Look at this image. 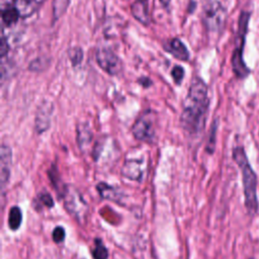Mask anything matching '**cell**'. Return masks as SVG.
Instances as JSON below:
<instances>
[{"instance_id": "44dd1931", "label": "cell", "mask_w": 259, "mask_h": 259, "mask_svg": "<svg viewBox=\"0 0 259 259\" xmlns=\"http://www.w3.org/2000/svg\"><path fill=\"white\" fill-rule=\"evenodd\" d=\"M217 130H218V119H214L212 121L210 131H209V137L206 145V151L209 154H212L214 151V146H215V136H217Z\"/></svg>"}, {"instance_id": "d4e9b609", "label": "cell", "mask_w": 259, "mask_h": 259, "mask_svg": "<svg viewBox=\"0 0 259 259\" xmlns=\"http://www.w3.org/2000/svg\"><path fill=\"white\" fill-rule=\"evenodd\" d=\"M39 199H40V201L42 202V204L46 205V206H48V207H52V206L54 205V200H53L52 196H51L49 193H47V192L41 193V194L39 195Z\"/></svg>"}, {"instance_id": "7a4b0ae2", "label": "cell", "mask_w": 259, "mask_h": 259, "mask_svg": "<svg viewBox=\"0 0 259 259\" xmlns=\"http://www.w3.org/2000/svg\"><path fill=\"white\" fill-rule=\"evenodd\" d=\"M233 159L241 170L245 207L249 214L254 215L258 211L257 176L248 161L243 147L238 146L233 149Z\"/></svg>"}, {"instance_id": "5b68a950", "label": "cell", "mask_w": 259, "mask_h": 259, "mask_svg": "<svg viewBox=\"0 0 259 259\" xmlns=\"http://www.w3.org/2000/svg\"><path fill=\"white\" fill-rule=\"evenodd\" d=\"M64 206L67 211L78 220L80 223L86 218L88 212V204L84 200L81 193L72 186L66 187L64 191Z\"/></svg>"}, {"instance_id": "83f0119b", "label": "cell", "mask_w": 259, "mask_h": 259, "mask_svg": "<svg viewBox=\"0 0 259 259\" xmlns=\"http://www.w3.org/2000/svg\"><path fill=\"white\" fill-rule=\"evenodd\" d=\"M138 82H139L143 87H146V88H148V87H150V86L152 85V81H151V79H150L149 77H145V76H143V77L139 78Z\"/></svg>"}, {"instance_id": "f546056e", "label": "cell", "mask_w": 259, "mask_h": 259, "mask_svg": "<svg viewBox=\"0 0 259 259\" xmlns=\"http://www.w3.org/2000/svg\"><path fill=\"white\" fill-rule=\"evenodd\" d=\"M251 259H252V258H251Z\"/></svg>"}, {"instance_id": "5bb4252c", "label": "cell", "mask_w": 259, "mask_h": 259, "mask_svg": "<svg viewBox=\"0 0 259 259\" xmlns=\"http://www.w3.org/2000/svg\"><path fill=\"white\" fill-rule=\"evenodd\" d=\"M37 0H15L14 8L18 11L20 17L26 18L31 16L37 9Z\"/></svg>"}, {"instance_id": "4fadbf2b", "label": "cell", "mask_w": 259, "mask_h": 259, "mask_svg": "<svg viewBox=\"0 0 259 259\" xmlns=\"http://www.w3.org/2000/svg\"><path fill=\"white\" fill-rule=\"evenodd\" d=\"M92 132L87 123H80L77 126V143L81 151H85L92 142Z\"/></svg>"}, {"instance_id": "6da1fadb", "label": "cell", "mask_w": 259, "mask_h": 259, "mask_svg": "<svg viewBox=\"0 0 259 259\" xmlns=\"http://www.w3.org/2000/svg\"><path fill=\"white\" fill-rule=\"evenodd\" d=\"M208 106L207 86L202 79L194 77L191 80L180 116V125L188 136L197 137L203 132Z\"/></svg>"}, {"instance_id": "30bf717a", "label": "cell", "mask_w": 259, "mask_h": 259, "mask_svg": "<svg viewBox=\"0 0 259 259\" xmlns=\"http://www.w3.org/2000/svg\"><path fill=\"white\" fill-rule=\"evenodd\" d=\"M146 165L143 160L138 159H130L123 163L121 167V174L131 179L136 181H141L145 176Z\"/></svg>"}, {"instance_id": "7402d4cb", "label": "cell", "mask_w": 259, "mask_h": 259, "mask_svg": "<svg viewBox=\"0 0 259 259\" xmlns=\"http://www.w3.org/2000/svg\"><path fill=\"white\" fill-rule=\"evenodd\" d=\"M48 64H49L48 60L38 58V59H35L32 62H30L28 69H29V71H32V72H40L48 67Z\"/></svg>"}, {"instance_id": "f1b7e54d", "label": "cell", "mask_w": 259, "mask_h": 259, "mask_svg": "<svg viewBox=\"0 0 259 259\" xmlns=\"http://www.w3.org/2000/svg\"><path fill=\"white\" fill-rule=\"evenodd\" d=\"M161 5L164 7V8H168L169 4H170V0H159Z\"/></svg>"}, {"instance_id": "9c48e42d", "label": "cell", "mask_w": 259, "mask_h": 259, "mask_svg": "<svg viewBox=\"0 0 259 259\" xmlns=\"http://www.w3.org/2000/svg\"><path fill=\"white\" fill-rule=\"evenodd\" d=\"M11 165H12L11 149L6 145H2L0 150V185H1L2 195H4V189L9 181Z\"/></svg>"}, {"instance_id": "2e32d148", "label": "cell", "mask_w": 259, "mask_h": 259, "mask_svg": "<svg viewBox=\"0 0 259 259\" xmlns=\"http://www.w3.org/2000/svg\"><path fill=\"white\" fill-rule=\"evenodd\" d=\"M22 223V212L18 206H12L9 210L8 215V226L10 230L16 231L19 229Z\"/></svg>"}, {"instance_id": "277c9868", "label": "cell", "mask_w": 259, "mask_h": 259, "mask_svg": "<svg viewBox=\"0 0 259 259\" xmlns=\"http://www.w3.org/2000/svg\"><path fill=\"white\" fill-rule=\"evenodd\" d=\"M202 23L211 32H221L227 22V9L219 1L208 0L203 4Z\"/></svg>"}, {"instance_id": "ffe728a7", "label": "cell", "mask_w": 259, "mask_h": 259, "mask_svg": "<svg viewBox=\"0 0 259 259\" xmlns=\"http://www.w3.org/2000/svg\"><path fill=\"white\" fill-rule=\"evenodd\" d=\"M92 256L94 259H107V257H108V251H107L106 247L102 244L100 239H95Z\"/></svg>"}, {"instance_id": "52a82bcc", "label": "cell", "mask_w": 259, "mask_h": 259, "mask_svg": "<svg viewBox=\"0 0 259 259\" xmlns=\"http://www.w3.org/2000/svg\"><path fill=\"white\" fill-rule=\"evenodd\" d=\"M132 134L139 141L154 143L156 140L154 118L148 114L139 117L132 126Z\"/></svg>"}, {"instance_id": "484cf974", "label": "cell", "mask_w": 259, "mask_h": 259, "mask_svg": "<svg viewBox=\"0 0 259 259\" xmlns=\"http://www.w3.org/2000/svg\"><path fill=\"white\" fill-rule=\"evenodd\" d=\"M8 50H9L8 42H7L6 38H5V36L2 35V37H1V46H0V53H1V57L2 58L8 53Z\"/></svg>"}, {"instance_id": "9a60e30c", "label": "cell", "mask_w": 259, "mask_h": 259, "mask_svg": "<svg viewBox=\"0 0 259 259\" xmlns=\"http://www.w3.org/2000/svg\"><path fill=\"white\" fill-rule=\"evenodd\" d=\"M97 190L99 191L101 197L105 199H110L114 201H119L120 200V193L116 188L106 184V183H99L97 185Z\"/></svg>"}, {"instance_id": "cb8c5ba5", "label": "cell", "mask_w": 259, "mask_h": 259, "mask_svg": "<svg viewBox=\"0 0 259 259\" xmlns=\"http://www.w3.org/2000/svg\"><path fill=\"white\" fill-rule=\"evenodd\" d=\"M53 240L57 244H60L65 240V230L63 227L59 226L55 228V230L53 231Z\"/></svg>"}, {"instance_id": "ba28073f", "label": "cell", "mask_w": 259, "mask_h": 259, "mask_svg": "<svg viewBox=\"0 0 259 259\" xmlns=\"http://www.w3.org/2000/svg\"><path fill=\"white\" fill-rule=\"evenodd\" d=\"M54 111V104L51 101H42L36 110L34 119V130L39 135L46 132L51 124V117Z\"/></svg>"}, {"instance_id": "8fae6325", "label": "cell", "mask_w": 259, "mask_h": 259, "mask_svg": "<svg viewBox=\"0 0 259 259\" xmlns=\"http://www.w3.org/2000/svg\"><path fill=\"white\" fill-rule=\"evenodd\" d=\"M132 15L143 25H149L151 22V17L148 9L147 0H136L131 6Z\"/></svg>"}, {"instance_id": "4316f807", "label": "cell", "mask_w": 259, "mask_h": 259, "mask_svg": "<svg viewBox=\"0 0 259 259\" xmlns=\"http://www.w3.org/2000/svg\"><path fill=\"white\" fill-rule=\"evenodd\" d=\"M14 1L15 0H0V7H1V12L14 7Z\"/></svg>"}, {"instance_id": "8992f818", "label": "cell", "mask_w": 259, "mask_h": 259, "mask_svg": "<svg viewBox=\"0 0 259 259\" xmlns=\"http://www.w3.org/2000/svg\"><path fill=\"white\" fill-rule=\"evenodd\" d=\"M96 62L98 66L110 76L119 75L123 69L121 59L107 48H101L96 52Z\"/></svg>"}, {"instance_id": "603a6c76", "label": "cell", "mask_w": 259, "mask_h": 259, "mask_svg": "<svg viewBox=\"0 0 259 259\" xmlns=\"http://www.w3.org/2000/svg\"><path fill=\"white\" fill-rule=\"evenodd\" d=\"M171 75H172V78H173L174 82L177 85H179L182 82L183 78H184V70L181 66H175L171 71Z\"/></svg>"}, {"instance_id": "d6986e66", "label": "cell", "mask_w": 259, "mask_h": 259, "mask_svg": "<svg viewBox=\"0 0 259 259\" xmlns=\"http://www.w3.org/2000/svg\"><path fill=\"white\" fill-rule=\"evenodd\" d=\"M83 51L80 47H72L68 50V58L71 61L73 67H77L83 61Z\"/></svg>"}, {"instance_id": "3957f363", "label": "cell", "mask_w": 259, "mask_h": 259, "mask_svg": "<svg viewBox=\"0 0 259 259\" xmlns=\"http://www.w3.org/2000/svg\"><path fill=\"white\" fill-rule=\"evenodd\" d=\"M250 16H251V13L248 11H242L239 16L238 31L236 35V47L234 49L232 59H231L233 72L239 79H245L251 73L250 69L244 62V58H243V50L245 46L246 34L248 32V24H249Z\"/></svg>"}, {"instance_id": "7c38bea8", "label": "cell", "mask_w": 259, "mask_h": 259, "mask_svg": "<svg viewBox=\"0 0 259 259\" xmlns=\"http://www.w3.org/2000/svg\"><path fill=\"white\" fill-rule=\"evenodd\" d=\"M165 50L180 61H188L189 52L181 39L174 37L165 45Z\"/></svg>"}, {"instance_id": "ac0fdd59", "label": "cell", "mask_w": 259, "mask_h": 259, "mask_svg": "<svg viewBox=\"0 0 259 259\" xmlns=\"http://www.w3.org/2000/svg\"><path fill=\"white\" fill-rule=\"evenodd\" d=\"M1 16H2L3 23L5 25H7V26H11V25L15 24L17 22L18 18L20 17L18 11L14 7L2 11V15Z\"/></svg>"}, {"instance_id": "e0dca14e", "label": "cell", "mask_w": 259, "mask_h": 259, "mask_svg": "<svg viewBox=\"0 0 259 259\" xmlns=\"http://www.w3.org/2000/svg\"><path fill=\"white\" fill-rule=\"evenodd\" d=\"M71 0H53V21L59 20L67 11Z\"/></svg>"}]
</instances>
